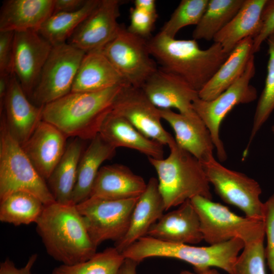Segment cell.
Segmentation results:
<instances>
[{
    "label": "cell",
    "instance_id": "obj_7",
    "mask_svg": "<svg viewBox=\"0 0 274 274\" xmlns=\"http://www.w3.org/2000/svg\"><path fill=\"white\" fill-rule=\"evenodd\" d=\"M190 200L198 215L203 240L211 245L235 238L245 245L264 239L263 221L239 216L227 207L201 196Z\"/></svg>",
    "mask_w": 274,
    "mask_h": 274
},
{
    "label": "cell",
    "instance_id": "obj_35",
    "mask_svg": "<svg viewBox=\"0 0 274 274\" xmlns=\"http://www.w3.org/2000/svg\"><path fill=\"white\" fill-rule=\"evenodd\" d=\"M209 1H181L159 32L175 38L181 28L190 25H197L207 8Z\"/></svg>",
    "mask_w": 274,
    "mask_h": 274
},
{
    "label": "cell",
    "instance_id": "obj_9",
    "mask_svg": "<svg viewBox=\"0 0 274 274\" xmlns=\"http://www.w3.org/2000/svg\"><path fill=\"white\" fill-rule=\"evenodd\" d=\"M201 163L210 184L222 200L240 209L246 217L263 221L264 202L258 182L226 167L214 156Z\"/></svg>",
    "mask_w": 274,
    "mask_h": 274
},
{
    "label": "cell",
    "instance_id": "obj_28",
    "mask_svg": "<svg viewBox=\"0 0 274 274\" xmlns=\"http://www.w3.org/2000/svg\"><path fill=\"white\" fill-rule=\"evenodd\" d=\"M91 141L82 153L78 164L76 183L72 197V202L75 204L89 197L101 164L115 154L116 149L99 133Z\"/></svg>",
    "mask_w": 274,
    "mask_h": 274
},
{
    "label": "cell",
    "instance_id": "obj_2",
    "mask_svg": "<svg viewBox=\"0 0 274 274\" xmlns=\"http://www.w3.org/2000/svg\"><path fill=\"white\" fill-rule=\"evenodd\" d=\"M147 43L149 53L161 69L179 76L198 92L229 54L217 43L202 50L194 39L177 40L160 32Z\"/></svg>",
    "mask_w": 274,
    "mask_h": 274
},
{
    "label": "cell",
    "instance_id": "obj_41",
    "mask_svg": "<svg viewBox=\"0 0 274 274\" xmlns=\"http://www.w3.org/2000/svg\"><path fill=\"white\" fill-rule=\"evenodd\" d=\"M37 258V254L31 255L25 264L18 268L10 259L7 258L0 264V274H31Z\"/></svg>",
    "mask_w": 274,
    "mask_h": 274
},
{
    "label": "cell",
    "instance_id": "obj_46",
    "mask_svg": "<svg viewBox=\"0 0 274 274\" xmlns=\"http://www.w3.org/2000/svg\"><path fill=\"white\" fill-rule=\"evenodd\" d=\"M180 274H220V272L214 267L209 268L200 272H191L188 270H182Z\"/></svg>",
    "mask_w": 274,
    "mask_h": 274
},
{
    "label": "cell",
    "instance_id": "obj_45",
    "mask_svg": "<svg viewBox=\"0 0 274 274\" xmlns=\"http://www.w3.org/2000/svg\"><path fill=\"white\" fill-rule=\"evenodd\" d=\"M138 263L135 261L125 259L123 267L122 274H136V266Z\"/></svg>",
    "mask_w": 274,
    "mask_h": 274
},
{
    "label": "cell",
    "instance_id": "obj_31",
    "mask_svg": "<svg viewBox=\"0 0 274 274\" xmlns=\"http://www.w3.org/2000/svg\"><path fill=\"white\" fill-rule=\"evenodd\" d=\"M44 206L39 198L31 193L15 192L0 200V221L15 226L36 223Z\"/></svg>",
    "mask_w": 274,
    "mask_h": 274
},
{
    "label": "cell",
    "instance_id": "obj_32",
    "mask_svg": "<svg viewBox=\"0 0 274 274\" xmlns=\"http://www.w3.org/2000/svg\"><path fill=\"white\" fill-rule=\"evenodd\" d=\"M245 0H209L193 33V39L213 40L216 35L234 17Z\"/></svg>",
    "mask_w": 274,
    "mask_h": 274
},
{
    "label": "cell",
    "instance_id": "obj_47",
    "mask_svg": "<svg viewBox=\"0 0 274 274\" xmlns=\"http://www.w3.org/2000/svg\"><path fill=\"white\" fill-rule=\"evenodd\" d=\"M271 131L273 135H274V124L271 127Z\"/></svg>",
    "mask_w": 274,
    "mask_h": 274
},
{
    "label": "cell",
    "instance_id": "obj_29",
    "mask_svg": "<svg viewBox=\"0 0 274 274\" xmlns=\"http://www.w3.org/2000/svg\"><path fill=\"white\" fill-rule=\"evenodd\" d=\"M82 151V140L76 138L66 146L62 158L47 180L55 201L65 204L72 203V197Z\"/></svg>",
    "mask_w": 274,
    "mask_h": 274
},
{
    "label": "cell",
    "instance_id": "obj_27",
    "mask_svg": "<svg viewBox=\"0 0 274 274\" xmlns=\"http://www.w3.org/2000/svg\"><path fill=\"white\" fill-rule=\"evenodd\" d=\"M253 40L241 41L229 53L211 79L198 92V97L204 100L214 99L232 85L243 74L253 52Z\"/></svg>",
    "mask_w": 274,
    "mask_h": 274
},
{
    "label": "cell",
    "instance_id": "obj_13",
    "mask_svg": "<svg viewBox=\"0 0 274 274\" xmlns=\"http://www.w3.org/2000/svg\"><path fill=\"white\" fill-rule=\"evenodd\" d=\"M111 112L125 118L145 136L163 146L169 147L175 142L162 125L160 109L150 101L141 88L124 86Z\"/></svg>",
    "mask_w": 274,
    "mask_h": 274
},
{
    "label": "cell",
    "instance_id": "obj_24",
    "mask_svg": "<svg viewBox=\"0 0 274 274\" xmlns=\"http://www.w3.org/2000/svg\"><path fill=\"white\" fill-rule=\"evenodd\" d=\"M129 85L100 50L86 53L75 77L71 92L101 91Z\"/></svg>",
    "mask_w": 274,
    "mask_h": 274
},
{
    "label": "cell",
    "instance_id": "obj_11",
    "mask_svg": "<svg viewBox=\"0 0 274 274\" xmlns=\"http://www.w3.org/2000/svg\"><path fill=\"white\" fill-rule=\"evenodd\" d=\"M139 197L113 200L89 197L76 204L89 235L97 247L105 241L116 242L123 237L128 230Z\"/></svg>",
    "mask_w": 274,
    "mask_h": 274
},
{
    "label": "cell",
    "instance_id": "obj_3",
    "mask_svg": "<svg viewBox=\"0 0 274 274\" xmlns=\"http://www.w3.org/2000/svg\"><path fill=\"white\" fill-rule=\"evenodd\" d=\"M125 86L96 92H71L44 106L42 120L56 127L67 138L91 140L99 133Z\"/></svg>",
    "mask_w": 274,
    "mask_h": 274
},
{
    "label": "cell",
    "instance_id": "obj_38",
    "mask_svg": "<svg viewBox=\"0 0 274 274\" xmlns=\"http://www.w3.org/2000/svg\"><path fill=\"white\" fill-rule=\"evenodd\" d=\"M129 10L130 24L127 30L135 36L148 40L158 15L149 14L134 7H131Z\"/></svg>",
    "mask_w": 274,
    "mask_h": 274
},
{
    "label": "cell",
    "instance_id": "obj_39",
    "mask_svg": "<svg viewBox=\"0 0 274 274\" xmlns=\"http://www.w3.org/2000/svg\"><path fill=\"white\" fill-rule=\"evenodd\" d=\"M261 19V29L253 39L254 54L260 50L262 43L274 32V0H267L262 11Z\"/></svg>",
    "mask_w": 274,
    "mask_h": 274
},
{
    "label": "cell",
    "instance_id": "obj_33",
    "mask_svg": "<svg viewBox=\"0 0 274 274\" xmlns=\"http://www.w3.org/2000/svg\"><path fill=\"white\" fill-rule=\"evenodd\" d=\"M125 260L122 253L115 247H109L84 262L60 264L51 274H122Z\"/></svg>",
    "mask_w": 274,
    "mask_h": 274
},
{
    "label": "cell",
    "instance_id": "obj_22",
    "mask_svg": "<svg viewBox=\"0 0 274 274\" xmlns=\"http://www.w3.org/2000/svg\"><path fill=\"white\" fill-rule=\"evenodd\" d=\"M147 184L124 165H105L97 173L89 197L113 200L136 198L144 192Z\"/></svg>",
    "mask_w": 274,
    "mask_h": 274
},
{
    "label": "cell",
    "instance_id": "obj_40",
    "mask_svg": "<svg viewBox=\"0 0 274 274\" xmlns=\"http://www.w3.org/2000/svg\"><path fill=\"white\" fill-rule=\"evenodd\" d=\"M14 32L0 31V74H12Z\"/></svg>",
    "mask_w": 274,
    "mask_h": 274
},
{
    "label": "cell",
    "instance_id": "obj_23",
    "mask_svg": "<svg viewBox=\"0 0 274 274\" xmlns=\"http://www.w3.org/2000/svg\"><path fill=\"white\" fill-rule=\"evenodd\" d=\"M54 0H7L0 11V31H38L53 14Z\"/></svg>",
    "mask_w": 274,
    "mask_h": 274
},
{
    "label": "cell",
    "instance_id": "obj_15",
    "mask_svg": "<svg viewBox=\"0 0 274 274\" xmlns=\"http://www.w3.org/2000/svg\"><path fill=\"white\" fill-rule=\"evenodd\" d=\"M121 3L119 0H100L66 43L86 53L100 50L120 29L118 18Z\"/></svg>",
    "mask_w": 274,
    "mask_h": 274
},
{
    "label": "cell",
    "instance_id": "obj_21",
    "mask_svg": "<svg viewBox=\"0 0 274 274\" xmlns=\"http://www.w3.org/2000/svg\"><path fill=\"white\" fill-rule=\"evenodd\" d=\"M164 211L158 180L152 177L138 198L127 232L122 238L115 242L114 247L122 253L138 240L147 235L151 227L163 215Z\"/></svg>",
    "mask_w": 274,
    "mask_h": 274
},
{
    "label": "cell",
    "instance_id": "obj_16",
    "mask_svg": "<svg viewBox=\"0 0 274 274\" xmlns=\"http://www.w3.org/2000/svg\"><path fill=\"white\" fill-rule=\"evenodd\" d=\"M141 89L160 110L176 109L182 114L194 111L193 103L198 92L178 76L158 68Z\"/></svg>",
    "mask_w": 274,
    "mask_h": 274
},
{
    "label": "cell",
    "instance_id": "obj_14",
    "mask_svg": "<svg viewBox=\"0 0 274 274\" xmlns=\"http://www.w3.org/2000/svg\"><path fill=\"white\" fill-rule=\"evenodd\" d=\"M53 46L38 31L14 32L12 74L28 98L36 86Z\"/></svg>",
    "mask_w": 274,
    "mask_h": 274
},
{
    "label": "cell",
    "instance_id": "obj_4",
    "mask_svg": "<svg viewBox=\"0 0 274 274\" xmlns=\"http://www.w3.org/2000/svg\"><path fill=\"white\" fill-rule=\"evenodd\" d=\"M244 247V242L236 238L208 247H196L164 242L146 235L122 254L126 259L138 263L151 257L172 258L192 265L196 272L217 267L228 274H236L235 262Z\"/></svg>",
    "mask_w": 274,
    "mask_h": 274
},
{
    "label": "cell",
    "instance_id": "obj_42",
    "mask_svg": "<svg viewBox=\"0 0 274 274\" xmlns=\"http://www.w3.org/2000/svg\"><path fill=\"white\" fill-rule=\"evenodd\" d=\"M87 0H54L53 13L70 12L82 8Z\"/></svg>",
    "mask_w": 274,
    "mask_h": 274
},
{
    "label": "cell",
    "instance_id": "obj_43",
    "mask_svg": "<svg viewBox=\"0 0 274 274\" xmlns=\"http://www.w3.org/2000/svg\"><path fill=\"white\" fill-rule=\"evenodd\" d=\"M12 74H0V113H2L5 97Z\"/></svg>",
    "mask_w": 274,
    "mask_h": 274
},
{
    "label": "cell",
    "instance_id": "obj_19",
    "mask_svg": "<svg viewBox=\"0 0 274 274\" xmlns=\"http://www.w3.org/2000/svg\"><path fill=\"white\" fill-rule=\"evenodd\" d=\"M43 107L30 102L19 81L12 74L2 113L11 134L21 145L42 120Z\"/></svg>",
    "mask_w": 274,
    "mask_h": 274
},
{
    "label": "cell",
    "instance_id": "obj_20",
    "mask_svg": "<svg viewBox=\"0 0 274 274\" xmlns=\"http://www.w3.org/2000/svg\"><path fill=\"white\" fill-rule=\"evenodd\" d=\"M147 235L164 242L188 245L203 240L199 218L190 200L163 214L151 227Z\"/></svg>",
    "mask_w": 274,
    "mask_h": 274
},
{
    "label": "cell",
    "instance_id": "obj_8",
    "mask_svg": "<svg viewBox=\"0 0 274 274\" xmlns=\"http://www.w3.org/2000/svg\"><path fill=\"white\" fill-rule=\"evenodd\" d=\"M256 73L254 55L250 58L242 76L228 89L211 100L197 98L193 103L194 111L209 129L220 162L227 158L224 144L220 138L221 123L227 115L235 106L254 101L257 97V91L250 83Z\"/></svg>",
    "mask_w": 274,
    "mask_h": 274
},
{
    "label": "cell",
    "instance_id": "obj_6",
    "mask_svg": "<svg viewBox=\"0 0 274 274\" xmlns=\"http://www.w3.org/2000/svg\"><path fill=\"white\" fill-rule=\"evenodd\" d=\"M17 191H24L39 198L45 205L55 200L46 181L40 175L11 134L4 115L0 125V200Z\"/></svg>",
    "mask_w": 274,
    "mask_h": 274
},
{
    "label": "cell",
    "instance_id": "obj_34",
    "mask_svg": "<svg viewBox=\"0 0 274 274\" xmlns=\"http://www.w3.org/2000/svg\"><path fill=\"white\" fill-rule=\"evenodd\" d=\"M266 41L269 58L265 85L257 102L249 141L243 152V158L248 155L253 140L274 110V32Z\"/></svg>",
    "mask_w": 274,
    "mask_h": 274
},
{
    "label": "cell",
    "instance_id": "obj_12",
    "mask_svg": "<svg viewBox=\"0 0 274 274\" xmlns=\"http://www.w3.org/2000/svg\"><path fill=\"white\" fill-rule=\"evenodd\" d=\"M147 41L121 26L117 35L100 50L126 82L136 88H141L158 69Z\"/></svg>",
    "mask_w": 274,
    "mask_h": 274
},
{
    "label": "cell",
    "instance_id": "obj_44",
    "mask_svg": "<svg viewBox=\"0 0 274 274\" xmlns=\"http://www.w3.org/2000/svg\"><path fill=\"white\" fill-rule=\"evenodd\" d=\"M134 7L149 14L157 15L156 4L154 0H135Z\"/></svg>",
    "mask_w": 274,
    "mask_h": 274
},
{
    "label": "cell",
    "instance_id": "obj_18",
    "mask_svg": "<svg viewBox=\"0 0 274 274\" xmlns=\"http://www.w3.org/2000/svg\"><path fill=\"white\" fill-rule=\"evenodd\" d=\"M67 137L43 120L21 147L40 175L48 180L66 149Z\"/></svg>",
    "mask_w": 274,
    "mask_h": 274
},
{
    "label": "cell",
    "instance_id": "obj_36",
    "mask_svg": "<svg viewBox=\"0 0 274 274\" xmlns=\"http://www.w3.org/2000/svg\"><path fill=\"white\" fill-rule=\"evenodd\" d=\"M264 239L245 245L235 264L236 274H266Z\"/></svg>",
    "mask_w": 274,
    "mask_h": 274
},
{
    "label": "cell",
    "instance_id": "obj_1",
    "mask_svg": "<svg viewBox=\"0 0 274 274\" xmlns=\"http://www.w3.org/2000/svg\"><path fill=\"white\" fill-rule=\"evenodd\" d=\"M36 224L47 253L61 264L84 262L97 252L76 204L45 205Z\"/></svg>",
    "mask_w": 274,
    "mask_h": 274
},
{
    "label": "cell",
    "instance_id": "obj_10",
    "mask_svg": "<svg viewBox=\"0 0 274 274\" xmlns=\"http://www.w3.org/2000/svg\"><path fill=\"white\" fill-rule=\"evenodd\" d=\"M85 54L67 43L53 46L29 98L42 106L71 92Z\"/></svg>",
    "mask_w": 274,
    "mask_h": 274
},
{
    "label": "cell",
    "instance_id": "obj_25",
    "mask_svg": "<svg viewBox=\"0 0 274 274\" xmlns=\"http://www.w3.org/2000/svg\"><path fill=\"white\" fill-rule=\"evenodd\" d=\"M99 134L115 149L125 147L138 151L148 157L163 158L162 144L148 138L125 118L112 112L104 120Z\"/></svg>",
    "mask_w": 274,
    "mask_h": 274
},
{
    "label": "cell",
    "instance_id": "obj_5",
    "mask_svg": "<svg viewBox=\"0 0 274 274\" xmlns=\"http://www.w3.org/2000/svg\"><path fill=\"white\" fill-rule=\"evenodd\" d=\"M166 158L148 157L158 176V188L166 211L196 196L212 199L210 184L201 162L176 141Z\"/></svg>",
    "mask_w": 274,
    "mask_h": 274
},
{
    "label": "cell",
    "instance_id": "obj_26",
    "mask_svg": "<svg viewBox=\"0 0 274 274\" xmlns=\"http://www.w3.org/2000/svg\"><path fill=\"white\" fill-rule=\"evenodd\" d=\"M267 0H245L231 21L218 32L213 41L229 54L243 40L255 38L262 27V13Z\"/></svg>",
    "mask_w": 274,
    "mask_h": 274
},
{
    "label": "cell",
    "instance_id": "obj_30",
    "mask_svg": "<svg viewBox=\"0 0 274 274\" xmlns=\"http://www.w3.org/2000/svg\"><path fill=\"white\" fill-rule=\"evenodd\" d=\"M100 0H87L80 9L53 13L38 32L53 46L66 43L82 21L94 10Z\"/></svg>",
    "mask_w": 274,
    "mask_h": 274
},
{
    "label": "cell",
    "instance_id": "obj_37",
    "mask_svg": "<svg viewBox=\"0 0 274 274\" xmlns=\"http://www.w3.org/2000/svg\"><path fill=\"white\" fill-rule=\"evenodd\" d=\"M263 222L266 238L265 257L271 274H274V193L264 202Z\"/></svg>",
    "mask_w": 274,
    "mask_h": 274
},
{
    "label": "cell",
    "instance_id": "obj_17",
    "mask_svg": "<svg viewBox=\"0 0 274 274\" xmlns=\"http://www.w3.org/2000/svg\"><path fill=\"white\" fill-rule=\"evenodd\" d=\"M160 111L162 119L174 130L175 141L180 148L201 162L214 157L215 148L211 134L194 110L189 114L176 113L172 109Z\"/></svg>",
    "mask_w": 274,
    "mask_h": 274
}]
</instances>
